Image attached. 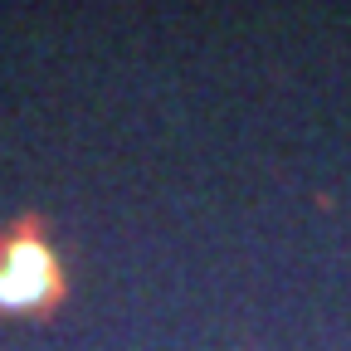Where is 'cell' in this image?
Segmentation results:
<instances>
[{"instance_id": "obj_1", "label": "cell", "mask_w": 351, "mask_h": 351, "mask_svg": "<svg viewBox=\"0 0 351 351\" xmlns=\"http://www.w3.org/2000/svg\"><path fill=\"white\" fill-rule=\"evenodd\" d=\"M44 288H49V258H44V249L25 244L10 254V274L0 278V302H34L44 298Z\"/></svg>"}]
</instances>
